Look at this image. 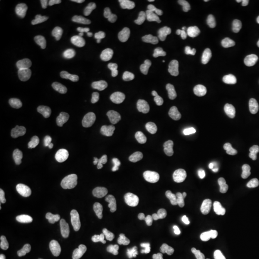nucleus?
I'll list each match as a JSON object with an SVG mask.
<instances>
[{"mask_svg": "<svg viewBox=\"0 0 259 259\" xmlns=\"http://www.w3.org/2000/svg\"><path fill=\"white\" fill-rule=\"evenodd\" d=\"M191 238L190 228L186 225H178L168 232L164 240V250L171 255L183 253L189 246Z\"/></svg>", "mask_w": 259, "mask_h": 259, "instance_id": "f257e3e1", "label": "nucleus"}, {"mask_svg": "<svg viewBox=\"0 0 259 259\" xmlns=\"http://www.w3.org/2000/svg\"><path fill=\"white\" fill-rule=\"evenodd\" d=\"M250 197V189L246 185L241 184L228 185L220 193V198L223 203L233 208H238L245 205L249 201Z\"/></svg>", "mask_w": 259, "mask_h": 259, "instance_id": "f03ea898", "label": "nucleus"}, {"mask_svg": "<svg viewBox=\"0 0 259 259\" xmlns=\"http://www.w3.org/2000/svg\"><path fill=\"white\" fill-rule=\"evenodd\" d=\"M213 231L216 233L221 245L226 249L234 247L242 239L240 229L232 222L219 221L213 227Z\"/></svg>", "mask_w": 259, "mask_h": 259, "instance_id": "7ed1b4c3", "label": "nucleus"}, {"mask_svg": "<svg viewBox=\"0 0 259 259\" xmlns=\"http://www.w3.org/2000/svg\"><path fill=\"white\" fill-rule=\"evenodd\" d=\"M36 150L39 159L44 162H53L57 160L63 151V141L60 138L38 139L36 142Z\"/></svg>", "mask_w": 259, "mask_h": 259, "instance_id": "20e7f679", "label": "nucleus"}, {"mask_svg": "<svg viewBox=\"0 0 259 259\" xmlns=\"http://www.w3.org/2000/svg\"><path fill=\"white\" fill-rule=\"evenodd\" d=\"M55 20L54 10L47 6L38 7L31 15V25L39 35L47 37L52 30Z\"/></svg>", "mask_w": 259, "mask_h": 259, "instance_id": "39448f33", "label": "nucleus"}, {"mask_svg": "<svg viewBox=\"0 0 259 259\" xmlns=\"http://www.w3.org/2000/svg\"><path fill=\"white\" fill-rule=\"evenodd\" d=\"M139 237V230L129 224H124L119 227L118 231L112 237V245L115 251L124 253L130 246H132Z\"/></svg>", "mask_w": 259, "mask_h": 259, "instance_id": "423d86ee", "label": "nucleus"}, {"mask_svg": "<svg viewBox=\"0 0 259 259\" xmlns=\"http://www.w3.org/2000/svg\"><path fill=\"white\" fill-rule=\"evenodd\" d=\"M64 131L62 121L57 117H48L46 119L37 121L33 126V133L38 139L59 138Z\"/></svg>", "mask_w": 259, "mask_h": 259, "instance_id": "0eeeda50", "label": "nucleus"}, {"mask_svg": "<svg viewBox=\"0 0 259 259\" xmlns=\"http://www.w3.org/2000/svg\"><path fill=\"white\" fill-rule=\"evenodd\" d=\"M259 74V58L249 55L236 68V76L244 84L252 83Z\"/></svg>", "mask_w": 259, "mask_h": 259, "instance_id": "6e6552de", "label": "nucleus"}, {"mask_svg": "<svg viewBox=\"0 0 259 259\" xmlns=\"http://www.w3.org/2000/svg\"><path fill=\"white\" fill-rule=\"evenodd\" d=\"M227 101L219 96H215L204 102L201 110V116L204 121L213 123L222 119L227 110Z\"/></svg>", "mask_w": 259, "mask_h": 259, "instance_id": "1a4fd4ad", "label": "nucleus"}, {"mask_svg": "<svg viewBox=\"0 0 259 259\" xmlns=\"http://www.w3.org/2000/svg\"><path fill=\"white\" fill-rule=\"evenodd\" d=\"M142 84L152 93L156 94H165L170 91L171 83L164 74L157 71H148L141 77Z\"/></svg>", "mask_w": 259, "mask_h": 259, "instance_id": "9d476101", "label": "nucleus"}, {"mask_svg": "<svg viewBox=\"0 0 259 259\" xmlns=\"http://www.w3.org/2000/svg\"><path fill=\"white\" fill-rule=\"evenodd\" d=\"M74 221L91 236L98 235L102 230V218L97 213L79 211L75 215Z\"/></svg>", "mask_w": 259, "mask_h": 259, "instance_id": "9b49d317", "label": "nucleus"}, {"mask_svg": "<svg viewBox=\"0 0 259 259\" xmlns=\"http://www.w3.org/2000/svg\"><path fill=\"white\" fill-rule=\"evenodd\" d=\"M183 171L187 178L195 179L199 182H204L215 174V167L210 161L201 160L186 164Z\"/></svg>", "mask_w": 259, "mask_h": 259, "instance_id": "f8f14e48", "label": "nucleus"}, {"mask_svg": "<svg viewBox=\"0 0 259 259\" xmlns=\"http://www.w3.org/2000/svg\"><path fill=\"white\" fill-rule=\"evenodd\" d=\"M121 154L125 157H132V158H139L141 161L145 163H155L158 158L157 153L151 149L139 148L133 142H124L120 146Z\"/></svg>", "mask_w": 259, "mask_h": 259, "instance_id": "ddd939ff", "label": "nucleus"}, {"mask_svg": "<svg viewBox=\"0 0 259 259\" xmlns=\"http://www.w3.org/2000/svg\"><path fill=\"white\" fill-rule=\"evenodd\" d=\"M104 174L112 183L124 188H129L135 184V177L133 174L116 164H108L104 168Z\"/></svg>", "mask_w": 259, "mask_h": 259, "instance_id": "4468645a", "label": "nucleus"}, {"mask_svg": "<svg viewBox=\"0 0 259 259\" xmlns=\"http://www.w3.org/2000/svg\"><path fill=\"white\" fill-rule=\"evenodd\" d=\"M144 41L148 45L170 48V49H178L183 46L180 39L172 36H169L166 33L157 32V31H150L148 33H146L144 36Z\"/></svg>", "mask_w": 259, "mask_h": 259, "instance_id": "2eb2a0df", "label": "nucleus"}, {"mask_svg": "<svg viewBox=\"0 0 259 259\" xmlns=\"http://www.w3.org/2000/svg\"><path fill=\"white\" fill-rule=\"evenodd\" d=\"M71 85L80 92L84 98H90L93 94V81L91 76L84 71H73L68 75Z\"/></svg>", "mask_w": 259, "mask_h": 259, "instance_id": "dca6fc26", "label": "nucleus"}, {"mask_svg": "<svg viewBox=\"0 0 259 259\" xmlns=\"http://www.w3.org/2000/svg\"><path fill=\"white\" fill-rule=\"evenodd\" d=\"M126 67V60L118 53H112L107 58L104 64V70L110 74L112 81H118Z\"/></svg>", "mask_w": 259, "mask_h": 259, "instance_id": "f3484780", "label": "nucleus"}, {"mask_svg": "<svg viewBox=\"0 0 259 259\" xmlns=\"http://www.w3.org/2000/svg\"><path fill=\"white\" fill-rule=\"evenodd\" d=\"M18 206L20 211L29 217H38L45 212V206L39 199L31 196L19 198Z\"/></svg>", "mask_w": 259, "mask_h": 259, "instance_id": "a211bd4d", "label": "nucleus"}, {"mask_svg": "<svg viewBox=\"0 0 259 259\" xmlns=\"http://www.w3.org/2000/svg\"><path fill=\"white\" fill-rule=\"evenodd\" d=\"M96 37L97 35L95 33L83 32L80 29H75L71 32L70 37L64 41L63 47L65 50H70L76 47H83L91 44Z\"/></svg>", "mask_w": 259, "mask_h": 259, "instance_id": "6ab92c4d", "label": "nucleus"}, {"mask_svg": "<svg viewBox=\"0 0 259 259\" xmlns=\"http://www.w3.org/2000/svg\"><path fill=\"white\" fill-rule=\"evenodd\" d=\"M192 9L188 5H181L177 8L176 11L170 16L167 21V28L171 32L179 31L186 19L191 18Z\"/></svg>", "mask_w": 259, "mask_h": 259, "instance_id": "aec40b11", "label": "nucleus"}, {"mask_svg": "<svg viewBox=\"0 0 259 259\" xmlns=\"http://www.w3.org/2000/svg\"><path fill=\"white\" fill-rule=\"evenodd\" d=\"M216 136L223 141V150L225 154H232L236 149L235 129L228 126H219L215 131Z\"/></svg>", "mask_w": 259, "mask_h": 259, "instance_id": "412c9836", "label": "nucleus"}, {"mask_svg": "<svg viewBox=\"0 0 259 259\" xmlns=\"http://www.w3.org/2000/svg\"><path fill=\"white\" fill-rule=\"evenodd\" d=\"M151 110V103L148 99L143 97H138L133 99L126 107V111L132 117H142L148 114Z\"/></svg>", "mask_w": 259, "mask_h": 259, "instance_id": "4be33fe9", "label": "nucleus"}, {"mask_svg": "<svg viewBox=\"0 0 259 259\" xmlns=\"http://www.w3.org/2000/svg\"><path fill=\"white\" fill-rule=\"evenodd\" d=\"M237 3L239 4L241 13L245 18L259 19L258 0H238Z\"/></svg>", "mask_w": 259, "mask_h": 259, "instance_id": "5701e85b", "label": "nucleus"}, {"mask_svg": "<svg viewBox=\"0 0 259 259\" xmlns=\"http://www.w3.org/2000/svg\"><path fill=\"white\" fill-rule=\"evenodd\" d=\"M199 188L195 185H187L185 187V193L183 198V204L185 206H191L198 201Z\"/></svg>", "mask_w": 259, "mask_h": 259, "instance_id": "b1692460", "label": "nucleus"}, {"mask_svg": "<svg viewBox=\"0 0 259 259\" xmlns=\"http://www.w3.org/2000/svg\"><path fill=\"white\" fill-rule=\"evenodd\" d=\"M211 69L210 66L205 63H199L197 65H192L189 68V76L193 79L202 80L204 77H207L210 74Z\"/></svg>", "mask_w": 259, "mask_h": 259, "instance_id": "393cba45", "label": "nucleus"}, {"mask_svg": "<svg viewBox=\"0 0 259 259\" xmlns=\"http://www.w3.org/2000/svg\"><path fill=\"white\" fill-rule=\"evenodd\" d=\"M224 28H225V26L223 25L221 19L217 15H213L211 17H209L208 25H207V32L211 37H217Z\"/></svg>", "mask_w": 259, "mask_h": 259, "instance_id": "a878e982", "label": "nucleus"}, {"mask_svg": "<svg viewBox=\"0 0 259 259\" xmlns=\"http://www.w3.org/2000/svg\"><path fill=\"white\" fill-rule=\"evenodd\" d=\"M245 157L250 162H258L259 161V144L255 142H251L246 149Z\"/></svg>", "mask_w": 259, "mask_h": 259, "instance_id": "bb28decb", "label": "nucleus"}, {"mask_svg": "<svg viewBox=\"0 0 259 259\" xmlns=\"http://www.w3.org/2000/svg\"><path fill=\"white\" fill-rule=\"evenodd\" d=\"M123 1L121 0H101L97 4L98 12H105L112 8H118L122 6Z\"/></svg>", "mask_w": 259, "mask_h": 259, "instance_id": "cd10ccee", "label": "nucleus"}, {"mask_svg": "<svg viewBox=\"0 0 259 259\" xmlns=\"http://www.w3.org/2000/svg\"><path fill=\"white\" fill-rule=\"evenodd\" d=\"M155 62L160 65H178L180 58L178 56H165L157 54L154 57Z\"/></svg>", "mask_w": 259, "mask_h": 259, "instance_id": "c85d7f7f", "label": "nucleus"}, {"mask_svg": "<svg viewBox=\"0 0 259 259\" xmlns=\"http://www.w3.org/2000/svg\"><path fill=\"white\" fill-rule=\"evenodd\" d=\"M201 259H231V254L227 250H206L203 253Z\"/></svg>", "mask_w": 259, "mask_h": 259, "instance_id": "c756f323", "label": "nucleus"}, {"mask_svg": "<svg viewBox=\"0 0 259 259\" xmlns=\"http://www.w3.org/2000/svg\"><path fill=\"white\" fill-rule=\"evenodd\" d=\"M81 5L83 8V15L87 18H92L95 12L96 2L94 0H82Z\"/></svg>", "mask_w": 259, "mask_h": 259, "instance_id": "7c9ffc66", "label": "nucleus"}, {"mask_svg": "<svg viewBox=\"0 0 259 259\" xmlns=\"http://www.w3.org/2000/svg\"><path fill=\"white\" fill-rule=\"evenodd\" d=\"M24 259H52V257L47 252H37L36 250H34L31 252L30 255H28Z\"/></svg>", "mask_w": 259, "mask_h": 259, "instance_id": "2f4dec72", "label": "nucleus"}, {"mask_svg": "<svg viewBox=\"0 0 259 259\" xmlns=\"http://www.w3.org/2000/svg\"><path fill=\"white\" fill-rule=\"evenodd\" d=\"M143 2L155 5V6L162 7V6H165L166 4H168L170 1L169 0H143Z\"/></svg>", "mask_w": 259, "mask_h": 259, "instance_id": "473e14b6", "label": "nucleus"}, {"mask_svg": "<svg viewBox=\"0 0 259 259\" xmlns=\"http://www.w3.org/2000/svg\"><path fill=\"white\" fill-rule=\"evenodd\" d=\"M174 70H175V72L178 73V74H183L184 72L185 71V66L183 65H174Z\"/></svg>", "mask_w": 259, "mask_h": 259, "instance_id": "72a5a7b5", "label": "nucleus"}, {"mask_svg": "<svg viewBox=\"0 0 259 259\" xmlns=\"http://www.w3.org/2000/svg\"><path fill=\"white\" fill-rule=\"evenodd\" d=\"M167 70V65H159L158 67H157V72H159V73H161V74H163L165 71Z\"/></svg>", "mask_w": 259, "mask_h": 259, "instance_id": "f704fd0d", "label": "nucleus"}, {"mask_svg": "<svg viewBox=\"0 0 259 259\" xmlns=\"http://www.w3.org/2000/svg\"><path fill=\"white\" fill-rule=\"evenodd\" d=\"M201 83H202V80H200V79H195L194 85L199 87V85H201Z\"/></svg>", "mask_w": 259, "mask_h": 259, "instance_id": "c9c22d12", "label": "nucleus"}]
</instances>
